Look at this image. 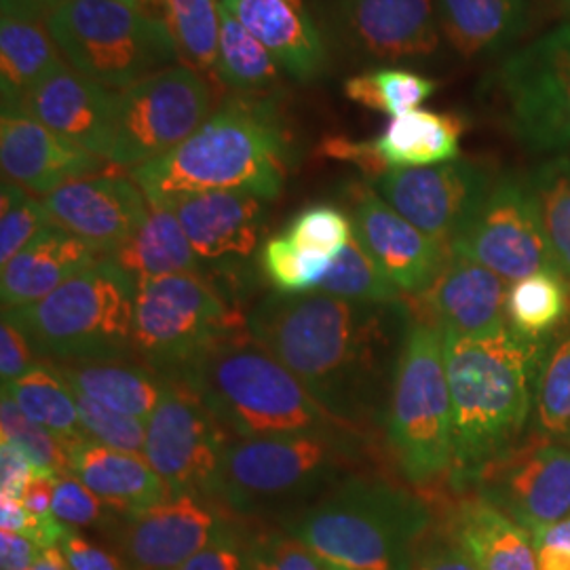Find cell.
Instances as JSON below:
<instances>
[{
  "label": "cell",
  "instance_id": "1",
  "mask_svg": "<svg viewBox=\"0 0 570 570\" xmlns=\"http://www.w3.org/2000/svg\"><path fill=\"white\" fill-rule=\"evenodd\" d=\"M406 301L353 303L322 292L271 294L249 311L247 332L298 376L306 391L366 435L387 414L393 372L410 326Z\"/></svg>",
  "mask_w": 570,
  "mask_h": 570
},
{
  "label": "cell",
  "instance_id": "2",
  "mask_svg": "<svg viewBox=\"0 0 570 570\" xmlns=\"http://www.w3.org/2000/svg\"><path fill=\"white\" fill-rule=\"evenodd\" d=\"M444 334L452 404V473L456 492L520 442L534 406V383L548 341L511 326L490 334Z\"/></svg>",
  "mask_w": 570,
  "mask_h": 570
},
{
  "label": "cell",
  "instance_id": "3",
  "mask_svg": "<svg viewBox=\"0 0 570 570\" xmlns=\"http://www.w3.org/2000/svg\"><path fill=\"white\" fill-rule=\"evenodd\" d=\"M148 204L242 190L273 202L284 193L287 142L271 104L230 102L180 146L131 169Z\"/></svg>",
  "mask_w": 570,
  "mask_h": 570
},
{
  "label": "cell",
  "instance_id": "4",
  "mask_svg": "<svg viewBox=\"0 0 570 570\" xmlns=\"http://www.w3.org/2000/svg\"><path fill=\"white\" fill-rule=\"evenodd\" d=\"M324 562L346 570H410L433 530L428 501L385 478L353 473L282 520Z\"/></svg>",
  "mask_w": 570,
  "mask_h": 570
},
{
  "label": "cell",
  "instance_id": "5",
  "mask_svg": "<svg viewBox=\"0 0 570 570\" xmlns=\"http://www.w3.org/2000/svg\"><path fill=\"white\" fill-rule=\"evenodd\" d=\"M174 381L195 391L223 428L242 440L357 431L330 414L247 327L209 346Z\"/></svg>",
  "mask_w": 570,
  "mask_h": 570
},
{
  "label": "cell",
  "instance_id": "6",
  "mask_svg": "<svg viewBox=\"0 0 570 570\" xmlns=\"http://www.w3.org/2000/svg\"><path fill=\"white\" fill-rule=\"evenodd\" d=\"M364 442L360 431L237 438L226 449L212 497L244 518H287L353 475L366 461Z\"/></svg>",
  "mask_w": 570,
  "mask_h": 570
},
{
  "label": "cell",
  "instance_id": "7",
  "mask_svg": "<svg viewBox=\"0 0 570 570\" xmlns=\"http://www.w3.org/2000/svg\"><path fill=\"white\" fill-rule=\"evenodd\" d=\"M136 292V277L104 256L47 298L2 311V317L20 327L47 364L138 357Z\"/></svg>",
  "mask_w": 570,
  "mask_h": 570
},
{
  "label": "cell",
  "instance_id": "8",
  "mask_svg": "<svg viewBox=\"0 0 570 570\" xmlns=\"http://www.w3.org/2000/svg\"><path fill=\"white\" fill-rule=\"evenodd\" d=\"M385 433L393 461L412 487L450 482L452 404L444 334L414 317L393 372Z\"/></svg>",
  "mask_w": 570,
  "mask_h": 570
},
{
  "label": "cell",
  "instance_id": "9",
  "mask_svg": "<svg viewBox=\"0 0 570 570\" xmlns=\"http://www.w3.org/2000/svg\"><path fill=\"white\" fill-rule=\"evenodd\" d=\"M45 26L70 68L112 91L180 60L164 18L115 0H68Z\"/></svg>",
  "mask_w": 570,
  "mask_h": 570
},
{
  "label": "cell",
  "instance_id": "10",
  "mask_svg": "<svg viewBox=\"0 0 570 570\" xmlns=\"http://www.w3.org/2000/svg\"><path fill=\"white\" fill-rule=\"evenodd\" d=\"M245 327L247 320L228 308L202 273L138 282L134 348L164 379H176L209 346Z\"/></svg>",
  "mask_w": 570,
  "mask_h": 570
},
{
  "label": "cell",
  "instance_id": "11",
  "mask_svg": "<svg viewBox=\"0 0 570 570\" xmlns=\"http://www.w3.org/2000/svg\"><path fill=\"white\" fill-rule=\"evenodd\" d=\"M212 106L207 79L184 63L117 91L108 164L136 169L164 157L209 119Z\"/></svg>",
  "mask_w": 570,
  "mask_h": 570
},
{
  "label": "cell",
  "instance_id": "12",
  "mask_svg": "<svg viewBox=\"0 0 570 570\" xmlns=\"http://www.w3.org/2000/svg\"><path fill=\"white\" fill-rule=\"evenodd\" d=\"M511 134L534 153L570 150V23L511 53L497 72Z\"/></svg>",
  "mask_w": 570,
  "mask_h": 570
},
{
  "label": "cell",
  "instance_id": "13",
  "mask_svg": "<svg viewBox=\"0 0 570 570\" xmlns=\"http://www.w3.org/2000/svg\"><path fill=\"white\" fill-rule=\"evenodd\" d=\"M228 444V431L197 393L180 381L165 379L161 400L146 421L144 459L169 492L212 497Z\"/></svg>",
  "mask_w": 570,
  "mask_h": 570
},
{
  "label": "cell",
  "instance_id": "14",
  "mask_svg": "<svg viewBox=\"0 0 570 570\" xmlns=\"http://www.w3.org/2000/svg\"><path fill=\"white\" fill-rule=\"evenodd\" d=\"M450 252L487 266L510 285L537 271H558L530 176H499L489 199Z\"/></svg>",
  "mask_w": 570,
  "mask_h": 570
},
{
  "label": "cell",
  "instance_id": "15",
  "mask_svg": "<svg viewBox=\"0 0 570 570\" xmlns=\"http://www.w3.org/2000/svg\"><path fill=\"white\" fill-rule=\"evenodd\" d=\"M497 183L489 165L475 159L412 169H389L374 190L407 223L446 247L465 233Z\"/></svg>",
  "mask_w": 570,
  "mask_h": 570
},
{
  "label": "cell",
  "instance_id": "16",
  "mask_svg": "<svg viewBox=\"0 0 570 570\" xmlns=\"http://www.w3.org/2000/svg\"><path fill=\"white\" fill-rule=\"evenodd\" d=\"M473 489L539 534L570 515V440L534 435L492 461Z\"/></svg>",
  "mask_w": 570,
  "mask_h": 570
},
{
  "label": "cell",
  "instance_id": "17",
  "mask_svg": "<svg viewBox=\"0 0 570 570\" xmlns=\"http://www.w3.org/2000/svg\"><path fill=\"white\" fill-rule=\"evenodd\" d=\"M226 511L204 492L171 494L159 505L119 515L106 537L129 570H174L233 524Z\"/></svg>",
  "mask_w": 570,
  "mask_h": 570
},
{
  "label": "cell",
  "instance_id": "18",
  "mask_svg": "<svg viewBox=\"0 0 570 570\" xmlns=\"http://www.w3.org/2000/svg\"><path fill=\"white\" fill-rule=\"evenodd\" d=\"M334 39L362 60L419 61L438 53L435 0H327Z\"/></svg>",
  "mask_w": 570,
  "mask_h": 570
},
{
  "label": "cell",
  "instance_id": "19",
  "mask_svg": "<svg viewBox=\"0 0 570 570\" xmlns=\"http://www.w3.org/2000/svg\"><path fill=\"white\" fill-rule=\"evenodd\" d=\"M51 223L96 254L115 256L144 225L150 204L134 178L98 174L66 184L42 199Z\"/></svg>",
  "mask_w": 570,
  "mask_h": 570
},
{
  "label": "cell",
  "instance_id": "20",
  "mask_svg": "<svg viewBox=\"0 0 570 570\" xmlns=\"http://www.w3.org/2000/svg\"><path fill=\"white\" fill-rule=\"evenodd\" d=\"M351 220L372 261L406 296L423 294L450 258L446 245L407 223L372 186H353Z\"/></svg>",
  "mask_w": 570,
  "mask_h": 570
},
{
  "label": "cell",
  "instance_id": "21",
  "mask_svg": "<svg viewBox=\"0 0 570 570\" xmlns=\"http://www.w3.org/2000/svg\"><path fill=\"white\" fill-rule=\"evenodd\" d=\"M510 284L465 256L452 254L438 277L419 296L406 301L414 320L442 332L478 336L490 334L508 322Z\"/></svg>",
  "mask_w": 570,
  "mask_h": 570
},
{
  "label": "cell",
  "instance_id": "22",
  "mask_svg": "<svg viewBox=\"0 0 570 570\" xmlns=\"http://www.w3.org/2000/svg\"><path fill=\"white\" fill-rule=\"evenodd\" d=\"M104 164L102 157L28 115L0 119L2 174L23 190L47 197L66 184L98 176Z\"/></svg>",
  "mask_w": 570,
  "mask_h": 570
},
{
  "label": "cell",
  "instance_id": "23",
  "mask_svg": "<svg viewBox=\"0 0 570 570\" xmlns=\"http://www.w3.org/2000/svg\"><path fill=\"white\" fill-rule=\"evenodd\" d=\"M9 115H28L108 161L117 115V91L82 77L81 72L63 63L60 70L39 82L23 98L20 108Z\"/></svg>",
  "mask_w": 570,
  "mask_h": 570
},
{
  "label": "cell",
  "instance_id": "24",
  "mask_svg": "<svg viewBox=\"0 0 570 570\" xmlns=\"http://www.w3.org/2000/svg\"><path fill=\"white\" fill-rule=\"evenodd\" d=\"M164 207L176 214L202 263H245L261 244L266 202L256 195L214 190L184 197Z\"/></svg>",
  "mask_w": 570,
  "mask_h": 570
},
{
  "label": "cell",
  "instance_id": "25",
  "mask_svg": "<svg viewBox=\"0 0 570 570\" xmlns=\"http://www.w3.org/2000/svg\"><path fill=\"white\" fill-rule=\"evenodd\" d=\"M298 82L317 81L327 66L326 45L305 0H220Z\"/></svg>",
  "mask_w": 570,
  "mask_h": 570
},
{
  "label": "cell",
  "instance_id": "26",
  "mask_svg": "<svg viewBox=\"0 0 570 570\" xmlns=\"http://www.w3.org/2000/svg\"><path fill=\"white\" fill-rule=\"evenodd\" d=\"M98 261V254L58 225H49L32 244L2 266V311L35 305Z\"/></svg>",
  "mask_w": 570,
  "mask_h": 570
},
{
  "label": "cell",
  "instance_id": "27",
  "mask_svg": "<svg viewBox=\"0 0 570 570\" xmlns=\"http://www.w3.org/2000/svg\"><path fill=\"white\" fill-rule=\"evenodd\" d=\"M68 471L119 515H131L171 497L144 454L106 449L91 440L68 444Z\"/></svg>",
  "mask_w": 570,
  "mask_h": 570
},
{
  "label": "cell",
  "instance_id": "28",
  "mask_svg": "<svg viewBox=\"0 0 570 570\" xmlns=\"http://www.w3.org/2000/svg\"><path fill=\"white\" fill-rule=\"evenodd\" d=\"M444 530L480 570H539L534 537L480 494L459 499Z\"/></svg>",
  "mask_w": 570,
  "mask_h": 570
},
{
  "label": "cell",
  "instance_id": "29",
  "mask_svg": "<svg viewBox=\"0 0 570 570\" xmlns=\"http://www.w3.org/2000/svg\"><path fill=\"white\" fill-rule=\"evenodd\" d=\"M534 0H435L442 37L465 60L494 58L518 41Z\"/></svg>",
  "mask_w": 570,
  "mask_h": 570
},
{
  "label": "cell",
  "instance_id": "30",
  "mask_svg": "<svg viewBox=\"0 0 570 570\" xmlns=\"http://www.w3.org/2000/svg\"><path fill=\"white\" fill-rule=\"evenodd\" d=\"M68 387L106 407L148 421L161 400L165 379L138 357L49 364Z\"/></svg>",
  "mask_w": 570,
  "mask_h": 570
},
{
  "label": "cell",
  "instance_id": "31",
  "mask_svg": "<svg viewBox=\"0 0 570 570\" xmlns=\"http://www.w3.org/2000/svg\"><path fill=\"white\" fill-rule=\"evenodd\" d=\"M465 131L468 119L463 115L419 108L391 119L372 138V146L387 169L431 167L461 157Z\"/></svg>",
  "mask_w": 570,
  "mask_h": 570
},
{
  "label": "cell",
  "instance_id": "32",
  "mask_svg": "<svg viewBox=\"0 0 570 570\" xmlns=\"http://www.w3.org/2000/svg\"><path fill=\"white\" fill-rule=\"evenodd\" d=\"M66 63L47 26L39 21L0 20V98L2 115L16 112L23 98Z\"/></svg>",
  "mask_w": 570,
  "mask_h": 570
},
{
  "label": "cell",
  "instance_id": "33",
  "mask_svg": "<svg viewBox=\"0 0 570 570\" xmlns=\"http://www.w3.org/2000/svg\"><path fill=\"white\" fill-rule=\"evenodd\" d=\"M110 258L134 275L136 282L202 271V261L188 242L180 220L164 205L150 204L140 230Z\"/></svg>",
  "mask_w": 570,
  "mask_h": 570
},
{
  "label": "cell",
  "instance_id": "34",
  "mask_svg": "<svg viewBox=\"0 0 570 570\" xmlns=\"http://www.w3.org/2000/svg\"><path fill=\"white\" fill-rule=\"evenodd\" d=\"M2 393L9 395L30 421L58 435L66 446L89 440L81 428L75 391L47 362H39L16 381L2 383Z\"/></svg>",
  "mask_w": 570,
  "mask_h": 570
},
{
  "label": "cell",
  "instance_id": "35",
  "mask_svg": "<svg viewBox=\"0 0 570 570\" xmlns=\"http://www.w3.org/2000/svg\"><path fill=\"white\" fill-rule=\"evenodd\" d=\"M282 66L220 2L218 81L245 98L265 96L282 82Z\"/></svg>",
  "mask_w": 570,
  "mask_h": 570
},
{
  "label": "cell",
  "instance_id": "36",
  "mask_svg": "<svg viewBox=\"0 0 570 570\" xmlns=\"http://www.w3.org/2000/svg\"><path fill=\"white\" fill-rule=\"evenodd\" d=\"M508 322L530 341H548L570 326V279L558 271H537L510 285Z\"/></svg>",
  "mask_w": 570,
  "mask_h": 570
},
{
  "label": "cell",
  "instance_id": "37",
  "mask_svg": "<svg viewBox=\"0 0 570 570\" xmlns=\"http://www.w3.org/2000/svg\"><path fill=\"white\" fill-rule=\"evenodd\" d=\"M164 20L184 66L204 75L205 79H218L220 2L164 0Z\"/></svg>",
  "mask_w": 570,
  "mask_h": 570
},
{
  "label": "cell",
  "instance_id": "38",
  "mask_svg": "<svg viewBox=\"0 0 570 570\" xmlns=\"http://www.w3.org/2000/svg\"><path fill=\"white\" fill-rule=\"evenodd\" d=\"M438 87L440 82L416 70L381 66L348 77L343 89L351 102L395 119L419 110L438 91Z\"/></svg>",
  "mask_w": 570,
  "mask_h": 570
},
{
  "label": "cell",
  "instance_id": "39",
  "mask_svg": "<svg viewBox=\"0 0 570 570\" xmlns=\"http://www.w3.org/2000/svg\"><path fill=\"white\" fill-rule=\"evenodd\" d=\"M534 431L553 440H570V326L546 343L534 383Z\"/></svg>",
  "mask_w": 570,
  "mask_h": 570
},
{
  "label": "cell",
  "instance_id": "40",
  "mask_svg": "<svg viewBox=\"0 0 570 570\" xmlns=\"http://www.w3.org/2000/svg\"><path fill=\"white\" fill-rule=\"evenodd\" d=\"M315 292L343 301L374 305H391L404 301V294L372 261V256L367 254L366 247L360 244L355 233L345 249L332 261L326 277Z\"/></svg>",
  "mask_w": 570,
  "mask_h": 570
},
{
  "label": "cell",
  "instance_id": "41",
  "mask_svg": "<svg viewBox=\"0 0 570 570\" xmlns=\"http://www.w3.org/2000/svg\"><path fill=\"white\" fill-rule=\"evenodd\" d=\"M556 268L570 279V157H556L530 176Z\"/></svg>",
  "mask_w": 570,
  "mask_h": 570
},
{
  "label": "cell",
  "instance_id": "42",
  "mask_svg": "<svg viewBox=\"0 0 570 570\" xmlns=\"http://www.w3.org/2000/svg\"><path fill=\"white\" fill-rule=\"evenodd\" d=\"M284 233L306 256L332 263L353 239V220L336 205H308Z\"/></svg>",
  "mask_w": 570,
  "mask_h": 570
},
{
  "label": "cell",
  "instance_id": "43",
  "mask_svg": "<svg viewBox=\"0 0 570 570\" xmlns=\"http://www.w3.org/2000/svg\"><path fill=\"white\" fill-rule=\"evenodd\" d=\"M332 263L303 254L292 239L279 233L268 237L261 247V268L266 279L284 296H298L315 292L326 277Z\"/></svg>",
  "mask_w": 570,
  "mask_h": 570
},
{
  "label": "cell",
  "instance_id": "44",
  "mask_svg": "<svg viewBox=\"0 0 570 570\" xmlns=\"http://www.w3.org/2000/svg\"><path fill=\"white\" fill-rule=\"evenodd\" d=\"M2 442L16 444L30 459L37 471L51 475L68 473V449L58 435L30 421L20 406L2 393L0 400Z\"/></svg>",
  "mask_w": 570,
  "mask_h": 570
},
{
  "label": "cell",
  "instance_id": "45",
  "mask_svg": "<svg viewBox=\"0 0 570 570\" xmlns=\"http://www.w3.org/2000/svg\"><path fill=\"white\" fill-rule=\"evenodd\" d=\"M0 205V263L4 266L53 223L42 202H37L7 178H2Z\"/></svg>",
  "mask_w": 570,
  "mask_h": 570
},
{
  "label": "cell",
  "instance_id": "46",
  "mask_svg": "<svg viewBox=\"0 0 570 570\" xmlns=\"http://www.w3.org/2000/svg\"><path fill=\"white\" fill-rule=\"evenodd\" d=\"M245 570H326V562L285 529L247 534Z\"/></svg>",
  "mask_w": 570,
  "mask_h": 570
},
{
  "label": "cell",
  "instance_id": "47",
  "mask_svg": "<svg viewBox=\"0 0 570 570\" xmlns=\"http://www.w3.org/2000/svg\"><path fill=\"white\" fill-rule=\"evenodd\" d=\"M75 400L79 407L82 431L91 442L106 449L144 454L146 421H140L131 414H122L119 410L102 406L79 391H75Z\"/></svg>",
  "mask_w": 570,
  "mask_h": 570
},
{
  "label": "cell",
  "instance_id": "48",
  "mask_svg": "<svg viewBox=\"0 0 570 570\" xmlns=\"http://www.w3.org/2000/svg\"><path fill=\"white\" fill-rule=\"evenodd\" d=\"M51 510L66 529H96L102 530L104 534L112 529L119 518V513H115L70 471L61 473L56 480Z\"/></svg>",
  "mask_w": 570,
  "mask_h": 570
},
{
  "label": "cell",
  "instance_id": "49",
  "mask_svg": "<svg viewBox=\"0 0 570 570\" xmlns=\"http://www.w3.org/2000/svg\"><path fill=\"white\" fill-rule=\"evenodd\" d=\"M247 532L233 522L204 551L174 570H245Z\"/></svg>",
  "mask_w": 570,
  "mask_h": 570
},
{
  "label": "cell",
  "instance_id": "50",
  "mask_svg": "<svg viewBox=\"0 0 570 570\" xmlns=\"http://www.w3.org/2000/svg\"><path fill=\"white\" fill-rule=\"evenodd\" d=\"M410 570H480L444 529H433L414 551Z\"/></svg>",
  "mask_w": 570,
  "mask_h": 570
},
{
  "label": "cell",
  "instance_id": "51",
  "mask_svg": "<svg viewBox=\"0 0 570 570\" xmlns=\"http://www.w3.org/2000/svg\"><path fill=\"white\" fill-rule=\"evenodd\" d=\"M60 550L70 570H129L117 551L106 550L77 530L68 529Z\"/></svg>",
  "mask_w": 570,
  "mask_h": 570
},
{
  "label": "cell",
  "instance_id": "52",
  "mask_svg": "<svg viewBox=\"0 0 570 570\" xmlns=\"http://www.w3.org/2000/svg\"><path fill=\"white\" fill-rule=\"evenodd\" d=\"M37 364H39V360H37V353L32 348V343L28 341V336L11 320L2 317V326H0V374H2V383L20 379Z\"/></svg>",
  "mask_w": 570,
  "mask_h": 570
},
{
  "label": "cell",
  "instance_id": "53",
  "mask_svg": "<svg viewBox=\"0 0 570 570\" xmlns=\"http://www.w3.org/2000/svg\"><path fill=\"white\" fill-rule=\"evenodd\" d=\"M320 155L330 157V159H338V161H348V164L360 167L372 180L381 178L389 171L385 164L381 161V157L376 155L372 140L360 142V140H348L343 136H334V138H326L324 142L320 144Z\"/></svg>",
  "mask_w": 570,
  "mask_h": 570
},
{
  "label": "cell",
  "instance_id": "54",
  "mask_svg": "<svg viewBox=\"0 0 570 570\" xmlns=\"http://www.w3.org/2000/svg\"><path fill=\"white\" fill-rule=\"evenodd\" d=\"M35 471L30 459L16 444H0V497L21 499Z\"/></svg>",
  "mask_w": 570,
  "mask_h": 570
},
{
  "label": "cell",
  "instance_id": "55",
  "mask_svg": "<svg viewBox=\"0 0 570 570\" xmlns=\"http://www.w3.org/2000/svg\"><path fill=\"white\" fill-rule=\"evenodd\" d=\"M56 480L58 475L45 473V471H35L30 478L28 487L21 494V503L28 510V513L39 520L42 527H60L61 522L53 515V490H56Z\"/></svg>",
  "mask_w": 570,
  "mask_h": 570
},
{
  "label": "cell",
  "instance_id": "56",
  "mask_svg": "<svg viewBox=\"0 0 570 570\" xmlns=\"http://www.w3.org/2000/svg\"><path fill=\"white\" fill-rule=\"evenodd\" d=\"M45 548L35 539L13 532L0 530V570H28L39 562Z\"/></svg>",
  "mask_w": 570,
  "mask_h": 570
},
{
  "label": "cell",
  "instance_id": "57",
  "mask_svg": "<svg viewBox=\"0 0 570 570\" xmlns=\"http://www.w3.org/2000/svg\"><path fill=\"white\" fill-rule=\"evenodd\" d=\"M66 2L68 0H0V7H2V18L42 23Z\"/></svg>",
  "mask_w": 570,
  "mask_h": 570
},
{
  "label": "cell",
  "instance_id": "58",
  "mask_svg": "<svg viewBox=\"0 0 570 570\" xmlns=\"http://www.w3.org/2000/svg\"><path fill=\"white\" fill-rule=\"evenodd\" d=\"M534 546H537V550L556 548V550L570 551V515L551 524L550 529L534 534Z\"/></svg>",
  "mask_w": 570,
  "mask_h": 570
},
{
  "label": "cell",
  "instance_id": "59",
  "mask_svg": "<svg viewBox=\"0 0 570 570\" xmlns=\"http://www.w3.org/2000/svg\"><path fill=\"white\" fill-rule=\"evenodd\" d=\"M539 551V570H570V551L556 548H541Z\"/></svg>",
  "mask_w": 570,
  "mask_h": 570
},
{
  "label": "cell",
  "instance_id": "60",
  "mask_svg": "<svg viewBox=\"0 0 570 570\" xmlns=\"http://www.w3.org/2000/svg\"><path fill=\"white\" fill-rule=\"evenodd\" d=\"M28 570H70L66 560H63V553L60 548H47L42 551L39 562L35 567H30Z\"/></svg>",
  "mask_w": 570,
  "mask_h": 570
},
{
  "label": "cell",
  "instance_id": "61",
  "mask_svg": "<svg viewBox=\"0 0 570 570\" xmlns=\"http://www.w3.org/2000/svg\"><path fill=\"white\" fill-rule=\"evenodd\" d=\"M115 2H121V4H127L136 11H142V13L155 16V18H159V16L164 18V0H115Z\"/></svg>",
  "mask_w": 570,
  "mask_h": 570
},
{
  "label": "cell",
  "instance_id": "62",
  "mask_svg": "<svg viewBox=\"0 0 570 570\" xmlns=\"http://www.w3.org/2000/svg\"><path fill=\"white\" fill-rule=\"evenodd\" d=\"M326 570H346V569H341V567H334V564H327V562H326Z\"/></svg>",
  "mask_w": 570,
  "mask_h": 570
},
{
  "label": "cell",
  "instance_id": "63",
  "mask_svg": "<svg viewBox=\"0 0 570 570\" xmlns=\"http://www.w3.org/2000/svg\"><path fill=\"white\" fill-rule=\"evenodd\" d=\"M564 2H567V4H569V7H570V0H564Z\"/></svg>",
  "mask_w": 570,
  "mask_h": 570
}]
</instances>
